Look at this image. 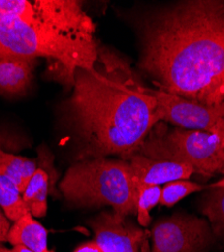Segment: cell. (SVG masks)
Wrapping results in <instances>:
<instances>
[{
    "mask_svg": "<svg viewBox=\"0 0 224 252\" xmlns=\"http://www.w3.org/2000/svg\"><path fill=\"white\" fill-rule=\"evenodd\" d=\"M72 87L63 111L77 143V160L110 156L126 160L160 122L152 88L106 48L99 47L91 69L75 71Z\"/></svg>",
    "mask_w": 224,
    "mask_h": 252,
    "instance_id": "obj_2",
    "label": "cell"
},
{
    "mask_svg": "<svg viewBox=\"0 0 224 252\" xmlns=\"http://www.w3.org/2000/svg\"><path fill=\"white\" fill-rule=\"evenodd\" d=\"M205 187L188 180H178L167 183L161 188L160 204L166 207H173L187 196L202 191Z\"/></svg>",
    "mask_w": 224,
    "mask_h": 252,
    "instance_id": "obj_17",
    "label": "cell"
},
{
    "mask_svg": "<svg viewBox=\"0 0 224 252\" xmlns=\"http://www.w3.org/2000/svg\"><path fill=\"white\" fill-rule=\"evenodd\" d=\"M209 188L201 201V211L208 218L214 237L224 244V179Z\"/></svg>",
    "mask_w": 224,
    "mask_h": 252,
    "instance_id": "obj_13",
    "label": "cell"
},
{
    "mask_svg": "<svg viewBox=\"0 0 224 252\" xmlns=\"http://www.w3.org/2000/svg\"><path fill=\"white\" fill-rule=\"evenodd\" d=\"M12 251H13V252H33V251H32V250H30V249H28V248H26V247H24V246H22V245L13 246Z\"/></svg>",
    "mask_w": 224,
    "mask_h": 252,
    "instance_id": "obj_22",
    "label": "cell"
},
{
    "mask_svg": "<svg viewBox=\"0 0 224 252\" xmlns=\"http://www.w3.org/2000/svg\"><path fill=\"white\" fill-rule=\"evenodd\" d=\"M37 9V0H0V22L29 18Z\"/></svg>",
    "mask_w": 224,
    "mask_h": 252,
    "instance_id": "obj_18",
    "label": "cell"
},
{
    "mask_svg": "<svg viewBox=\"0 0 224 252\" xmlns=\"http://www.w3.org/2000/svg\"><path fill=\"white\" fill-rule=\"evenodd\" d=\"M161 188L157 185H138L136 200V218L140 226L147 227L151 223L150 212L160 204Z\"/></svg>",
    "mask_w": 224,
    "mask_h": 252,
    "instance_id": "obj_16",
    "label": "cell"
},
{
    "mask_svg": "<svg viewBox=\"0 0 224 252\" xmlns=\"http://www.w3.org/2000/svg\"><path fill=\"white\" fill-rule=\"evenodd\" d=\"M133 154L187 163L195 174L207 178L224 174V140L219 135L180 127L169 130L161 121Z\"/></svg>",
    "mask_w": 224,
    "mask_h": 252,
    "instance_id": "obj_5",
    "label": "cell"
},
{
    "mask_svg": "<svg viewBox=\"0 0 224 252\" xmlns=\"http://www.w3.org/2000/svg\"><path fill=\"white\" fill-rule=\"evenodd\" d=\"M95 241L105 252H140L147 239L144 229L113 211H104L88 221Z\"/></svg>",
    "mask_w": 224,
    "mask_h": 252,
    "instance_id": "obj_8",
    "label": "cell"
},
{
    "mask_svg": "<svg viewBox=\"0 0 224 252\" xmlns=\"http://www.w3.org/2000/svg\"><path fill=\"white\" fill-rule=\"evenodd\" d=\"M139 68L157 89L207 106L224 103V1L190 0L142 28Z\"/></svg>",
    "mask_w": 224,
    "mask_h": 252,
    "instance_id": "obj_1",
    "label": "cell"
},
{
    "mask_svg": "<svg viewBox=\"0 0 224 252\" xmlns=\"http://www.w3.org/2000/svg\"><path fill=\"white\" fill-rule=\"evenodd\" d=\"M37 162L25 157L14 156L0 148V170L17 186L22 195L34 174Z\"/></svg>",
    "mask_w": 224,
    "mask_h": 252,
    "instance_id": "obj_14",
    "label": "cell"
},
{
    "mask_svg": "<svg viewBox=\"0 0 224 252\" xmlns=\"http://www.w3.org/2000/svg\"><path fill=\"white\" fill-rule=\"evenodd\" d=\"M74 252H105V250L102 246L93 240L81 244L74 250Z\"/></svg>",
    "mask_w": 224,
    "mask_h": 252,
    "instance_id": "obj_20",
    "label": "cell"
},
{
    "mask_svg": "<svg viewBox=\"0 0 224 252\" xmlns=\"http://www.w3.org/2000/svg\"><path fill=\"white\" fill-rule=\"evenodd\" d=\"M7 242L13 246L22 245L33 252H55L48 248V233L45 227L35 221L31 212L11 225Z\"/></svg>",
    "mask_w": 224,
    "mask_h": 252,
    "instance_id": "obj_12",
    "label": "cell"
},
{
    "mask_svg": "<svg viewBox=\"0 0 224 252\" xmlns=\"http://www.w3.org/2000/svg\"><path fill=\"white\" fill-rule=\"evenodd\" d=\"M214 134L219 135V136L224 140V119H223V120H222V122L220 123L218 129L216 130V132H215Z\"/></svg>",
    "mask_w": 224,
    "mask_h": 252,
    "instance_id": "obj_21",
    "label": "cell"
},
{
    "mask_svg": "<svg viewBox=\"0 0 224 252\" xmlns=\"http://www.w3.org/2000/svg\"><path fill=\"white\" fill-rule=\"evenodd\" d=\"M54 158L49 151L38 150L36 170L23 194L24 202L32 216L40 218L47 214L48 196L59 197L55 189L58 173L53 165Z\"/></svg>",
    "mask_w": 224,
    "mask_h": 252,
    "instance_id": "obj_9",
    "label": "cell"
},
{
    "mask_svg": "<svg viewBox=\"0 0 224 252\" xmlns=\"http://www.w3.org/2000/svg\"><path fill=\"white\" fill-rule=\"evenodd\" d=\"M36 60L0 56V94L16 96L31 86Z\"/></svg>",
    "mask_w": 224,
    "mask_h": 252,
    "instance_id": "obj_11",
    "label": "cell"
},
{
    "mask_svg": "<svg viewBox=\"0 0 224 252\" xmlns=\"http://www.w3.org/2000/svg\"><path fill=\"white\" fill-rule=\"evenodd\" d=\"M10 228V220L6 217L2 209H0V243L7 242V235Z\"/></svg>",
    "mask_w": 224,
    "mask_h": 252,
    "instance_id": "obj_19",
    "label": "cell"
},
{
    "mask_svg": "<svg viewBox=\"0 0 224 252\" xmlns=\"http://www.w3.org/2000/svg\"><path fill=\"white\" fill-rule=\"evenodd\" d=\"M95 25L74 0H37L29 18L0 22V56L46 58L62 67L67 82L77 69L89 70L99 53Z\"/></svg>",
    "mask_w": 224,
    "mask_h": 252,
    "instance_id": "obj_3",
    "label": "cell"
},
{
    "mask_svg": "<svg viewBox=\"0 0 224 252\" xmlns=\"http://www.w3.org/2000/svg\"><path fill=\"white\" fill-rule=\"evenodd\" d=\"M151 252H206L214 241L210 224L188 214H174L155 223Z\"/></svg>",
    "mask_w": 224,
    "mask_h": 252,
    "instance_id": "obj_6",
    "label": "cell"
},
{
    "mask_svg": "<svg viewBox=\"0 0 224 252\" xmlns=\"http://www.w3.org/2000/svg\"><path fill=\"white\" fill-rule=\"evenodd\" d=\"M161 122H170L180 128L215 133L224 119V103L207 106L181 96L152 88Z\"/></svg>",
    "mask_w": 224,
    "mask_h": 252,
    "instance_id": "obj_7",
    "label": "cell"
},
{
    "mask_svg": "<svg viewBox=\"0 0 224 252\" xmlns=\"http://www.w3.org/2000/svg\"><path fill=\"white\" fill-rule=\"evenodd\" d=\"M0 252H13V251H12V249H8V248H6L5 246H3V247L1 248V250H0Z\"/></svg>",
    "mask_w": 224,
    "mask_h": 252,
    "instance_id": "obj_23",
    "label": "cell"
},
{
    "mask_svg": "<svg viewBox=\"0 0 224 252\" xmlns=\"http://www.w3.org/2000/svg\"><path fill=\"white\" fill-rule=\"evenodd\" d=\"M3 247V244L2 243H0V250H1V248Z\"/></svg>",
    "mask_w": 224,
    "mask_h": 252,
    "instance_id": "obj_24",
    "label": "cell"
},
{
    "mask_svg": "<svg viewBox=\"0 0 224 252\" xmlns=\"http://www.w3.org/2000/svg\"><path fill=\"white\" fill-rule=\"evenodd\" d=\"M0 207L10 221H17L29 213L17 186L0 170Z\"/></svg>",
    "mask_w": 224,
    "mask_h": 252,
    "instance_id": "obj_15",
    "label": "cell"
},
{
    "mask_svg": "<svg viewBox=\"0 0 224 252\" xmlns=\"http://www.w3.org/2000/svg\"><path fill=\"white\" fill-rule=\"evenodd\" d=\"M130 164L136 185L167 184L178 180H188L195 171L187 163L166 159H153L132 154L127 159Z\"/></svg>",
    "mask_w": 224,
    "mask_h": 252,
    "instance_id": "obj_10",
    "label": "cell"
},
{
    "mask_svg": "<svg viewBox=\"0 0 224 252\" xmlns=\"http://www.w3.org/2000/svg\"><path fill=\"white\" fill-rule=\"evenodd\" d=\"M60 191L71 205L110 206L122 217L136 216V180L128 161L121 158L78 160L61 181Z\"/></svg>",
    "mask_w": 224,
    "mask_h": 252,
    "instance_id": "obj_4",
    "label": "cell"
}]
</instances>
